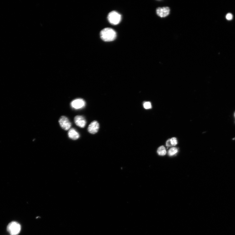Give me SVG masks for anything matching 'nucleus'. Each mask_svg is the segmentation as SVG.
Here are the masks:
<instances>
[{
  "label": "nucleus",
  "instance_id": "1",
  "mask_svg": "<svg viewBox=\"0 0 235 235\" xmlns=\"http://www.w3.org/2000/svg\"><path fill=\"white\" fill-rule=\"evenodd\" d=\"M100 37L105 42H111L115 40L116 33L115 31L110 28H106L102 30L100 33Z\"/></svg>",
  "mask_w": 235,
  "mask_h": 235
},
{
  "label": "nucleus",
  "instance_id": "2",
  "mask_svg": "<svg viewBox=\"0 0 235 235\" xmlns=\"http://www.w3.org/2000/svg\"><path fill=\"white\" fill-rule=\"evenodd\" d=\"M21 227L19 223L15 221L10 222L7 227V230L11 235H17L20 232Z\"/></svg>",
  "mask_w": 235,
  "mask_h": 235
},
{
  "label": "nucleus",
  "instance_id": "3",
  "mask_svg": "<svg viewBox=\"0 0 235 235\" xmlns=\"http://www.w3.org/2000/svg\"><path fill=\"white\" fill-rule=\"evenodd\" d=\"M107 18L111 24L117 25L121 22V16L116 11H113L109 14Z\"/></svg>",
  "mask_w": 235,
  "mask_h": 235
},
{
  "label": "nucleus",
  "instance_id": "4",
  "mask_svg": "<svg viewBox=\"0 0 235 235\" xmlns=\"http://www.w3.org/2000/svg\"><path fill=\"white\" fill-rule=\"evenodd\" d=\"M59 123L61 127L65 130L70 129L71 123L68 118L65 116H62L59 120Z\"/></svg>",
  "mask_w": 235,
  "mask_h": 235
},
{
  "label": "nucleus",
  "instance_id": "5",
  "mask_svg": "<svg viewBox=\"0 0 235 235\" xmlns=\"http://www.w3.org/2000/svg\"><path fill=\"white\" fill-rule=\"evenodd\" d=\"M85 102L82 99H77L73 100L71 103V107L76 110L80 109L85 106Z\"/></svg>",
  "mask_w": 235,
  "mask_h": 235
},
{
  "label": "nucleus",
  "instance_id": "6",
  "mask_svg": "<svg viewBox=\"0 0 235 235\" xmlns=\"http://www.w3.org/2000/svg\"><path fill=\"white\" fill-rule=\"evenodd\" d=\"M99 128V125L98 122L94 121L89 126L88 131L91 134H95L98 132Z\"/></svg>",
  "mask_w": 235,
  "mask_h": 235
},
{
  "label": "nucleus",
  "instance_id": "7",
  "mask_svg": "<svg viewBox=\"0 0 235 235\" xmlns=\"http://www.w3.org/2000/svg\"><path fill=\"white\" fill-rule=\"evenodd\" d=\"M157 15L161 18H165L168 16L170 13V9L168 7L158 8L157 10Z\"/></svg>",
  "mask_w": 235,
  "mask_h": 235
},
{
  "label": "nucleus",
  "instance_id": "8",
  "mask_svg": "<svg viewBox=\"0 0 235 235\" xmlns=\"http://www.w3.org/2000/svg\"><path fill=\"white\" fill-rule=\"evenodd\" d=\"M74 122L77 125L81 128H84L86 124L85 118L82 116H77L74 118Z\"/></svg>",
  "mask_w": 235,
  "mask_h": 235
},
{
  "label": "nucleus",
  "instance_id": "9",
  "mask_svg": "<svg viewBox=\"0 0 235 235\" xmlns=\"http://www.w3.org/2000/svg\"><path fill=\"white\" fill-rule=\"evenodd\" d=\"M69 137L73 140H76L79 138L80 135L77 131L74 128H71L68 133Z\"/></svg>",
  "mask_w": 235,
  "mask_h": 235
},
{
  "label": "nucleus",
  "instance_id": "10",
  "mask_svg": "<svg viewBox=\"0 0 235 235\" xmlns=\"http://www.w3.org/2000/svg\"><path fill=\"white\" fill-rule=\"evenodd\" d=\"M157 153L159 156H164L166 155L167 152H166L165 147L163 146H162L158 148Z\"/></svg>",
  "mask_w": 235,
  "mask_h": 235
},
{
  "label": "nucleus",
  "instance_id": "11",
  "mask_svg": "<svg viewBox=\"0 0 235 235\" xmlns=\"http://www.w3.org/2000/svg\"><path fill=\"white\" fill-rule=\"evenodd\" d=\"M178 152V149L176 147H173L170 149L168 152V154L170 156H173Z\"/></svg>",
  "mask_w": 235,
  "mask_h": 235
},
{
  "label": "nucleus",
  "instance_id": "12",
  "mask_svg": "<svg viewBox=\"0 0 235 235\" xmlns=\"http://www.w3.org/2000/svg\"><path fill=\"white\" fill-rule=\"evenodd\" d=\"M143 106L146 109H149L152 108L151 103L149 102H145L143 104Z\"/></svg>",
  "mask_w": 235,
  "mask_h": 235
},
{
  "label": "nucleus",
  "instance_id": "13",
  "mask_svg": "<svg viewBox=\"0 0 235 235\" xmlns=\"http://www.w3.org/2000/svg\"><path fill=\"white\" fill-rule=\"evenodd\" d=\"M170 139L171 144L172 146H175L177 144V140L175 137H173Z\"/></svg>",
  "mask_w": 235,
  "mask_h": 235
},
{
  "label": "nucleus",
  "instance_id": "14",
  "mask_svg": "<svg viewBox=\"0 0 235 235\" xmlns=\"http://www.w3.org/2000/svg\"><path fill=\"white\" fill-rule=\"evenodd\" d=\"M226 18L228 20H231L233 19V15L231 14H228L226 16Z\"/></svg>",
  "mask_w": 235,
  "mask_h": 235
},
{
  "label": "nucleus",
  "instance_id": "15",
  "mask_svg": "<svg viewBox=\"0 0 235 235\" xmlns=\"http://www.w3.org/2000/svg\"><path fill=\"white\" fill-rule=\"evenodd\" d=\"M166 145L169 147L172 146L171 144L170 139H169L167 141L166 143Z\"/></svg>",
  "mask_w": 235,
  "mask_h": 235
},
{
  "label": "nucleus",
  "instance_id": "16",
  "mask_svg": "<svg viewBox=\"0 0 235 235\" xmlns=\"http://www.w3.org/2000/svg\"><path fill=\"white\" fill-rule=\"evenodd\" d=\"M234 117H235V113H234Z\"/></svg>",
  "mask_w": 235,
  "mask_h": 235
}]
</instances>
